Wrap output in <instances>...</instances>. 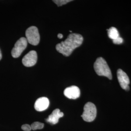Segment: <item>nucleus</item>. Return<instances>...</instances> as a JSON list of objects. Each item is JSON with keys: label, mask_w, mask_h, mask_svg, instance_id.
<instances>
[{"label": "nucleus", "mask_w": 131, "mask_h": 131, "mask_svg": "<svg viewBox=\"0 0 131 131\" xmlns=\"http://www.w3.org/2000/svg\"><path fill=\"white\" fill-rule=\"evenodd\" d=\"M83 42V37L82 35L71 33L64 41L56 45V50L64 56H70L74 50L82 45Z\"/></svg>", "instance_id": "obj_1"}, {"label": "nucleus", "mask_w": 131, "mask_h": 131, "mask_svg": "<svg viewBox=\"0 0 131 131\" xmlns=\"http://www.w3.org/2000/svg\"><path fill=\"white\" fill-rule=\"evenodd\" d=\"M94 68L96 73L99 76H104L109 79H112V75L107 62L103 57L98 58L94 64Z\"/></svg>", "instance_id": "obj_2"}, {"label": "nucleus", "mask_w": 131, "mask_h": 131, "mask_svg": "<svg viewBox=\"0 0 131 131\" xmlns=\"http://www.w3.org/2000/svg\"><path fill=\"white\" fill-rule=\"evenodd\" d=\"M97 115V109L93 103L89 102L84 105V112L81 117L85 122H92Z\"/></svg>", "instance_id": "obj_3"}, {"label": "nucleus", "mask_w": 131, "mask_h": 131, "mask_svg": "<svg viewBox=\"0 0 131 131\" xmlns=\"http://www.w3.org/2000/svg\"><path fill=\"white\" fill-rule=\"evenodd\" d=\"M27 42L34 46L38 45L40 41V36L37 27L31 26L28 28L25 32Z\"/></svg>", "instance_id": "obj_4"}, {"label": "nucleus", "mask_w": 131, "mask_h": 131, "mask_svg": "<svg viewBox=\"0 0 131 131\" xmlns=\"http://www.w3.org/2000/svg\"><path fill=\"white\" fill-rule=\"evenodd\" d=\"M27 40L25 38H20L15 44L13 48L11 54L14 58H18L21 55L22 52L27 46Z\"/></svg>", "instance_id": "obj_5"}, {"label": "nucleus", "mask_w": 131, "mask_h": 131, "mask_svg": "<svg viewBox=\"0 0 131 131\" xmlns=\"http://www.w3.org/2000/svg\"><path fill=\"white\" fill-rule=\"evenodd\" d=\"M117 77L118 82L122 89L128 91L130 89L129 86L130 80L126 73L121 69H118L117 71Z\"/></svg>", "instance_id": "obj_6"}, {"label": "nucleus", "mask_w": 131, "mask_h": 131, "mask_svg": "<svg viewBox=\"0 0 131 131\" xmlns=\"http://www.w3.org/2000/svg\"><path fill=\"white\" fill-rule=\"evenodd\" d=\"M38 60V56L37 52L35 51H31L29 52L24 56L22 62L24 66L27 67H30L35 65Z\"/></svg>", "instance_id": "obj_7"}, {"label": "nucleus", "mask_w": 131, "mask_h": 131, "mask_svg": "<svg viewBox=\"0 0 131 131\" xmlns=\"http://www.w3.org/2000/svg\"><path fill=\"white\" fill-rule=\"evenodd\" d=\"M64 94L68 98L76 99L80 96V90L79 88L73 85L66 88L64 91Z\"/></svg>", "instance_id": "obj_8"}, {"label": "nucleus", "mask_w": 131, "mask_h": 131, "mask_svg": "<svg viewBox=\"0 0 131 131\" xmlns=\"http://www.w3.org/2000/svg\"><path fill=\"white\" fill-rule=\"evenodd\" d=\"M49 100L46 97H41L37 99L35 103V108L38 111L46 110L49 106Z\"/></svg>", "instance_id": "obj_9"}, {"label": "nucleus", "mask_w": 131, "mask_h": 131, "mask_svg": "<svg viewBox=\"0 0 131 131\" xmlns=\"http://www.w3.org/2000/svg\"><path fill=\"white\" fill-rule=\"evenodd\" d=\"M64 116V113L60 112L59 109L54 110L52 114L46 118V121L52 125L56 124L58 123L59 119Z\"/></svg>", "instance_id": "obj_10"}, {"label": "nucleus", "mask_w": 131, "mask_h": 131, "mask_svg": "<svg viewBox=\"0 0 131 131\" xmlns=\"http://www.w3.org/2000/svg\"><path fill=\"white\" fill-rule=\"evenodd\" d=\"M107 31L108 36L109 38L112 39L113 40L119 37V35L117 29L115 27H112L109 29H107Z\"/></svg>", "instance_id": "obj_11"}, {"label": "nucleus", "mask_w": 131, "mask_h": 131, "mask_svg": "<svg viewBox=\"0 0 131 131\" xmlns=\"http://www.w3.org/2000/svg\"><path fill=\"white\" fill-rule=\"evenodd\" d=\"M44 124L39 122H35L33 123L31 125V127L32 130H39V129H42L44 127Z\"/></svg>", "instance_id": "obj_12"}, {"label": "nucleus", "mask_w": 131, "mask_h": 131, "mask_svg": "<svg viewBox=\"0 0 131 131\" xmlns=\"http://www.w3.org/2000/svg\"><path fill=\"white\" fill-rule=\"evenodd\" d=\"M71 0H54L53 2L58 5V6H62L63 5H66L68 3L71 2Z\"/></svg>", "instance_id": "obj_13"}, {"label": "nucleus", "mask_w": 131, "mask_h": 131, "mask_svg": "<svg viewBox=\"0 0 131 131\" xmlns=\"http://www.w3.org/2000/svg\"><path fill=\"white\" fill-rule=\"evenodd\" d=\"M123 38L120 37L117 39L113 40V43H114L115 44H121L123 43Z\"/></svg>", "instance_id": "obj_14"}, {"label": "nucleus", "mask_w": 131, "mask_h": 131, "mask_svg": "<svg viewBox=\"0 0 131 131\" xmlns=\"http://www.w3.org/2000/svg\"><path fill=\"white\" fill-rule=\"evenodd\" d=\"M21 129L24 131H30L32 130L31 126L29 124H24L21 126Z\"/></svg>", "instance_id": "obj_15"}, {"label": "nucleus", "mask_w": 131, "mask_h": 131, "mask_svg": "<svg viewBox=\"0 0 131 131\" xmlns=\"http://www.w3.org/2000/svg\"><path fill=\"white\" fill-rule=\"evenodd\" d=\"M57 37L59 38V39H61V38H63V35L60 33V34H58V35H57Z\"/></svg>", "instance_id": "obj_16"}, {"label": "nucleus", "mask_w": 131, "mask_h": 131, "mask_svg": "<svg viewBox=\"0 0 131 131\" xmlns=\"http://www.w3.org/2000/svg\"><path fill=\"white\" fill-rule=\"evenodd\" d=\"M2 58V52H1V50H0V60H1Z\"/></svg>", "instance_id": "obj_17"}]
</instances>
